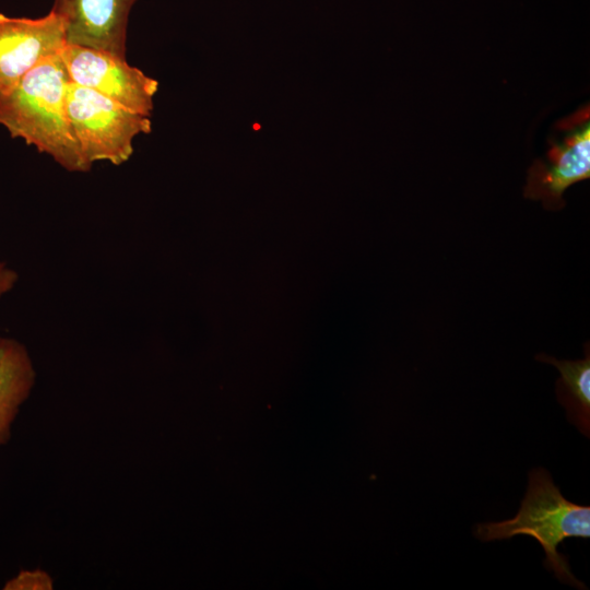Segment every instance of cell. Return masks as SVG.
<instances>
[{"instance_id":"3957f363","label":"cell","mask_w":590,"mask_h":590,"mask_svg":"<svg viewBox=\"0 0 590 590\" xmlns=\"http://www.w3.org/2000/svg\"><path fill=\"white\" fill-rule=\"evenodd\" d=\"M68 116L86 164L109 162L119 166L133 154V140L150 133V117L132 111L115 101L69 82Z\"/></svg>"},{"instance_id":"6da1fadb","label":"cell","mask_w":590,"mask_h":590,"mask_svg":"<svg viewBox=\"0 0 590 590\" xmlns=\"http://www.w3.org/2000/svg\"><path fill=\"white\" fill-rule=\"evenodd\" d=\"M70 80L61 55L49 57L9 92L0 94V125L12 138H20L49 155L71 173H86V164L67 110Z\"/></svg>"},{"instance_id":"8992f818","label":"cell","mask_w":590,"mask_h":590,"mask_svg":"<svg viewBox=\"0 0 590 590\" xmlns=\"http://www.w3.org/2000/svg\"><path fill=\"white\" fill-rule=\"evenodd\" d=\"M67 28V16L55 10L37 19L0 13V94L39 62L60 54L68 44Z\"/></svg>"},{"instance_id":"9c48e42d","label":"cell","mask_w":590,"mask_h":590,"mask_svg":"<svg viewBox=\"0 0 590 590\" xmlns=\"http://www.w3.org/2000/svg\"><path fill=\"white\" fill-rule=\"evenodd\" d=\"M538 361L554 365L560 377L556 381L558 402L566 409L568 421L589 438L590 436V351L585 345V357L577 361L557 359L539 354Z\"/></svg>"},{"instance_id":"ba28073f","label":"cell","mask_w":590,"mask_h":590,"mask_svg":"<svg viewBox=\"0 0 590 590\" xmlns=\"http://www.w3.org/2000/svg\"><path fill=\"white\" fill-rule=\"evenodd\" d=\"M35 376L27 349L15 339L0 337V446L10 438L12 423L31 394Z\"/></svg>"},{"instance_id":"8fae6325","label":"cell","mask_w":590,"mask_h":590,"mask_svg":"<svg viewBox=\"0 0 590 590\" xmlns=\"http://www.w3.org/2000/svg\"><path fill=\"white\" fill-rule=\"evenodd\" d=\"M17 280V273L0 260V298L14 287Z\"/></svg>"},{"instance_id":"52a82bcc","label":"cell","mask_w":590,"mask_h":590,"mask_svg":"<svg viewBox=\"0 0 590 590\" xmlns=\"http://www.w3.org/2000/svg\"><path fill=\"white\" fill-rule=\"evenodd\" d=\"M139 0H67V43L127 56L129 15Z\"/></svg>"},{"instance_id":"30bf717a","label":"cell","mask_w":590,"mask_h":590,"mask_svg":"<svg viewBox=\"0 0 590 590\" xmlns=\"http://www.w3.org/2000/svg\"><path fill=\"white\" fill-rule=\"evenodd\" d=\"M50 577L43 570H21L17 576L10 579L4 589L25 590V589H51Z\"/></svg>"},{"instance_id":"5b68a950","label":"cell","mask_w":590,"mask_h":590,"mask_svg":"<svg viewBox=\"0 0 590 590\" xmlns=\"http://www.w3.org/2000/svg\"><path fill=\"white\" fill-rule=\"evenodd\" d=\"M60 55L70 82L150 117L158 82L130 66L126 58L74 44H67Z\"/></svg>"},{"instance_id":"7c38bea8","label":"cell","mask_w":590,"mask_h":590,"mask_svg":"<svg viewBox=\"0 0 590 590\" xmlns=\"http://www.w3.org/2000/svg\"><path fill=\"white\" fill-rule=\"evenodd\" d=\"M66 4H67V0H54L51 10H55L63 14Z\"/></svg>"},{"instance_id":"277c9868","label":"cell","mask_w":590,"mask_h":590,"mask_svg":"<svg viewBox=\"0 0 590 590\" xmlns=\"http://www.w3.org/2000/svg\"><path fill=\"white\" fill-rule=\"evenodd\" d=\"M544 158L528 170L523 194L541 201L548 210H559L563 193L574 184L590 177V116L588 105L559 121Z\"/></svg>"},{"instance_id":"7a4b0ae2","label":"cell","mask_w":590,"mask_h":590,"mask_svg":"<svg viewBox=\"0 0 590 590\" xmlns=\"http://www.w3.org/2000/svg\"><path fill=\"white\" fill-rule=\"evenodd\" d=\"M523 534L534 538L545 552L544 567L563 583L587 589L570 571L568 558L557 546L568 538L590 536V507L565 498L550 472L535 468L529 472L528 487L517 515L500 522L479 523L474 535L482 542L511 539Z\"/></svg>"}]
</instances>
